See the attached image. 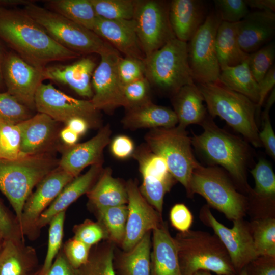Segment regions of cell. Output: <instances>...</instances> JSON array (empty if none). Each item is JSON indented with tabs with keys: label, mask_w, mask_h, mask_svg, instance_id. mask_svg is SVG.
<instances>
[{
	"label": "cell",
	"mask_w": 275,
	"mask_h": 275,
	"mask_svg": "<svg viewBox=\"0 0 275 275\" xmlns=\"http://www.w3.org/2000/svg\"><path fill=\"white\" fill-rule=\"evenodd\" d=\"M255 180V187L250 195L263 200L274 201L275 174L271 164L260 158L250 171Z\"/></svg>",
	"instance_id": "38"
},
{
	"label": "cell",
	"mask_w": 275,
	"mask_h": 275,
	"mask_svg": "<svg viewBox=\"0 0 275 275\" xmlns=\"http://www.w3.org/2000/svg\"><path fill=\"white\" fill-rule=\"evenodd\" d=\"M23 9L58 43L80 55L97 53L100 56L116 50L93 31L34 2L24 6Z\"/></svg>",
	"instance_id": "8"
},
{
	"label": "cell",
	"mask_w": 275,
	"mask_h": 275,
	"mask_svg": "<svg viewBox=\"0 0 275 275\" xmlns=\"http://www.w3.org/2000/svg\"><path fill=\"white\" fill-rule=\"evenodd\" d=\"M100 56L92 77L93 95L90 101L97 110L111 114L119 107H125L124 85L117 70L120 56L115 50Z\"/></svg>",
	"instance_id": "15"
},
{
	"label": "cell",
	"mask_w": 275,
	"mask_h": 275,
	"mask_svg": "<svg viewBox=\"0 0 275 275\" xmlns=\"http://www.w3.org/2000/svg\"><path fill=\"white\" fill-rule=\"evenodd\" d=\"M57 164L56 159L42 153L14 160L0 159V191L15 211L19 228L24 205L34 187Z\"/></svg>",
	"instance_id": "4"
},
{
	"label": "cell",
	"mask_w": 275,
	"mask_h": 275,
	"mask_svg": "<svg viewBox=\"0 0 275 275\" xmlns=\"http://www.w3.org/2000/svg\"><path fill=\"white\" fill-rule=\"evenodd\" d=\"M111 133L108 124L101 127L89 140L69 146L63 154L58 166L74 178L86 167L102 164L103 150L110 142Z\"/></svg>",
	"instance_id": "19"
},
{
	"label": "cell",
	"mask_w": 275,
	"mask_h": 275,
	"mask_svg": "<svg viewBox=\"0 0 275 275\" xmlns=\"http://www.w3.org/2000/svg\"><path fill=\"white\" fill-rule=\"evenodd\" d=\"M102 164L92 165L84 174L74 178L61 190L56 198L38 218L36 228L38 234L41 228L66 209L80 196L87 194L97 180L102 171Z\"/></svg>",
	"instance_id": "24"
},
{
	"label": "cell",
	"mask_w": 275,
	"mask_h": 275,
	"mask_svg": "<svg viewBox=\"0 0 275 275\" xmlns=\"http://www.w3.org/2000/svg\"><path fill=\"white\" fill-rule=\"evenodd\" d=\"M169 2L136 1L133 20L145 58L175 38L169 20Z\"/></svg>",
	"instance_id": "12"
},
{
	"label": "cell",
	"mask_w": 275,
	"mask_h": 275,
	"mask_svg": "<svg viewBox=\"0 0 275 275\" xmlns=\"http://www.w3.org/2000/svg\"><path fill=\"white\" fill-rule=\"evenodd\" d=\"M199 217L204 224L213 229L221 241L237 274L258 257L249 223L243 218L233 221V227L229 228L214 217L208 205L201 208Z\"/></svg>",
	"instance_id": "13"
},
{
	"label": "cell",
	"mask_w": 275,
	"mask_h": 275,
	"mask_svg": "<svg viewBox=\"0 0 275 275\" xmlns=\"http://www.w3.org/2000/svg\"><path fill=\"white\" fill-rule=\"evenodd\" d=\"M73 238L92 248L102 240H108L106 231L98 222L86 219L73 227Z\"/></svg>",
	"instance_id": "45"
},
{
	"label": "cell",
	"mask_w": 275,
	"mask_h": 275,
	"mask_svg": "<svg viewBox=\"0 0 275 275\" xmlns=\"http://www.w3.org/2000/svg\"><path fill=\"white\" fill-rule=\"evenodd\" d=\"M35 109L45 114L56 122L65 124L73 118L85 120L90 127H102L100 111L89 100L69 96L55 88L51 84L42 83L35 97Z\"/></svg>",
	"instance_id": "11"
},
{
	"label": "cell",
	"mask_w": 275,
	"mask_h": 275,
	"mask_svg": "<svg viewBox=\"0 0 275 275\" xmlns=\"http://www.w3.org/2000/svg\"><path fill=\"white\" fill-rule=\"evenodd\" d=\"M3 76L7 92L29 109H35V95L45 80L43 70L34 67L16 53L11 52L4 56Z\"/></svg>",
	"instance_id": "16"
},
{
	"label": "cell",
	"mask_w": 275,
	"mask_h": 275,
	"mask_svg": "<svg viewBox=\"0 0 275 275\" xmlns=\"http://www.w3.org/2000/svg\"><path fill=\"white\" fill-rule=\"evenodd\" d=\"M275 35L274 12L256 10L237 22V39L241 49L251 53L272 41Z\"/></svg>",
	"instance_id": "21"
},
{
	"label": "cell",
	"mask_w": 275,
	"mask_h": 275,
	"mask_svg": "<svg viewBox=\"0 0 275 275\" xmlns=\"http://www.w3.org/2000/svg\"><path fill=\"white\" fill-rule=\"evenodd\" d=\"M66 124L67 127L79 136L84 134L88 129L90 128L89 123L85 120L80 118H72Z\"/></svg>",
	"instance_id": "56"
},
{
	"label": "cell",
	"mask_w": 275,
	"mask_h": 275,
	"mask_svg": "<svg viewBox=\"0 0 275 275\" xmlns=\"http://www.w3.org/2000/svg\"><path fill=\"white\" fill-rule=\"evenodd\" d=\"M113 155L119 159H125L132 156L135 149L132 140L127 136L121 135L116 136L111 143Z\"/></svg>",
	"instance_id": "53"
},
{
	"label": "cell",
	"mask_w": 275,
	"mask_h": 275,
	"mask_svg": "<svg viewBox=\"0 0 275 275\" xmlns=\"http://www.w3.org/2000/svg\"><path fill=\"white\" fill-rule=\"evenodd\" d=\"M245 268L247 275H275V257L259 256Z\"/></svg>",
	"instance_id": "52"
},
{
	"label": "cell",
	"mask_w": 275,
	"mask_h": 275,
	"mask_svg": "<svg viewBox=\"0 0 275 275\" xmlns=\"http://www.w3.org/2000/svg\"><path fill=\"white\" fill-rule=\"evenodd\" d=\"M178 125L185 128L191 124L201 125L208 115L204 98L196 84L181 88L171 97Z\"/></svg>",
	"instance_id": "29"
},
{
	"label": "cell",
	"mask_w": 275,
	"mask_h": 275,
	"mask_svg": "<svg viewBox=\"0 0 275 275\" xmlns=\"http://www.w3.org/2000/svg\"><path fill=\"white\" fill-rule=\"evenodd\" d=\"M150 90L151 85L146 77L124 85L125 109L152 101Z\"/></svg>",
	"instance_id": "44"
},
{
	"label": "cell",
	"mask_w": 275,
	"mask_h": 275,
	"mask_svg": "<svg viewBox=\"0 0 275 275\" xmlns=\"http://www.w3.org/2000/svg\"><path fill=\"white\" fill-rule=\"evenodd\" d=\"M193 275H213V274H212L211 273V272L208 271L200 270V271H198L195 272Z\"/></svg>",
	"instance_id": "61"
},
{
	"label": "cell",
	"mask_w": 275,
	"mask_h": 275,
	"mask_svg": "<svg viewBox=\"0 0 275 275\" xmlns=\"http://www.w3.org/2000/svg\"><path fill=\"white\" fill-rule=\"evenodd\" d=\"M151 248V232H149L131 249L114 257L117 275H150Z\"/></svg>",
	"instance_id": "31"
},
{
	"label": "cell",
	"mask_w": 275,
	"mask_h": 275,
	"mask_svg": "<svg viewBox=\"0 0 275 275\" xmlns=\"http://www.w3.org/2000/svg\"><path fill=\"white\" fill-rule=\"evenodd\" d=\"M174 238L182 275L205 270L216 275H237L229 256L215 235L189 230Z\"/></svg>",
	"instance_id": "5"
},
{
	"label": "cell",
	"mask_w": 275,
	"mask_h": 275,
	"mask_svg": "<svg viewBox=\"0 0 275 275\" xmlns=\"http://www.w3.org/2000/svg\"><path fill=\"white\" fill-rule=\"evenodd\" d=\"M93 31L125 57L145 60L133 19L108 20L97 17Z\"/></svg>",
	"instance_id": "20"
},
{
	"label": "cell",
	"mask_w": 275,
	"mask_h": 275,
	"mask_svg": "<svg viewBox=\"0 0 275 275\" xmlns=\"http://www.w3.org/2000/svg\"><path fill=\"white\" fill-rule=\"evenodd\" d=\"M132 157L137 161L142 177L140 192L162 214L164 195L176 180L170 173L164 159L153 153L145 144L135 149Z\"/></svg>",
	"instance_id": "14"
},
{
	"label": "cell",
	"mask_w": 275,
	"mask_h": 275,
	"mask_svg": "<svg viewBox=\"0 0 275 275\" xmlns=\"http://www.w3.org/2000/svg\"><path fill=\"white\" fill-rule=\"evenodd\" d=\"M126 111L121 123L127 129L169 128L178 124L173 109L156 105L152 101Z\"/></svg>",
	"instance_id": "28"
},
{
	"label": "cell",
	"mask_w": 275,
	"mask_h": 275,
	"mask_svg": "<svg viewBox=\"0 0 275 275\" xmlns=\"http://www.w3.org/2000/svg\"><path fill=\"white\" fill-rule=\"evenodd\" d=\"M4 56L2 55L0 51V88L4 85L3 76V62Z\"/></svg>",
	"instance_id": "60"
},
{
	"label": "cell",
	"mask_w": 275,
	"mask_h": 275,
	"mask_svg": "<svg viewBox=\"0 0 275 275\" xmlns=\"http://www.w3.org/2000/svg\"><path fill=\"white\" fill-rule=\"evenodd\" d=\"M271 106L266 104L262 114V129L259 132V138L267 154L273 159L275 158V134L269 118Z\"/></svg>",
	"instance_id": "49"
},
{
	"label": "cell",
	"mask_w": 275,
	"mask_h": 275,
	"mask_svg": "<svg viewBox=\"0 0 275 275\" xmlns=\"http://www.w3.org/2000/svg\"><path fill=\"white\" fill-rule=\"evenodd\" d=\"M274 59L275 44L273 41L249 54L248 65L258 83L274 65Z\"/></svg>",
	"instance_id": "43"
},
{
	"label": "cell",
	"mask_w": 275,
	"mask_h": 275,
	"mask_svg": "<svg viewBox=\"0 0 275 275\" xmlns=\"http://www.w3.org/2000/svg\"><path fill=\"white\" fill-rule=\"evenodd\" d=\"M21 139L18 124H0V159L14 160L23 156L20 152Z\"/></svg>",
	"instance_id": "42"
},
{
	"label": "cell",
	"mask_w": 275,
	"mask_h": 275,
	"mask_svg": "<svg viewBox=\"0 0 275 275\" xmlns=\"http://www.w3.org/2000/svg\"><path fill=\"white\" fill-rule=\"evenodd\" d=\"M201 125L203 131L191 138L192 145L211 164L221 166L240 188L249 193L248 142L219 127L209 114Z\"/></svg>",
	"instance_id": "2"
},
{
	"label": "cell",
	"mask_w": 275,
	"mask_h": 275,
	"mask_svg": "<svg viewBox=\"0 0 275 275\" xmlns=\"http://www.w3.org/2000/svg\"><path fill=\"white\" fill-rule=\"evenodd\" d=\"M74 178L59 166L44 177L32 193L23 207L20 229L22 236L30 239L38 236L36 225L41 214L63 188Z\"/></svg>",
	"instance_id": "17"
},
{
	"label": "cell",
	"mask_w": 275,
	"mask_h": 275,
	"mask_svg": "<svg viewBox=\"0 0 275 275\" xmlns=\"http://www.w3.org/2000/svg\"><path fill=\"white\" fill-rule=\"evenodd\" d=\"M65 213L66 211H64L57 214L49 223L47 250L43 266L38 271L39 274H44L50 268L62 248Z\"/></svg>",
	"instance_id": "40"
},
{
	"label": "cell",
	"mask_w": 275,
	"mask_h": 275,
	"mask_svg": "<svg viewBox=\"0 0 275 275\" xmlns=\"http://www.w3.org/2000/svg\"><path fill=\"white\" fill-rule=\"evenodd\" d=\"M259 87V100L257 104V111L263 105L265 98L275 85L274 65L269 69L263 79L258 83Z\"/></svg>",
	"instance_id": "55"
},
{
	"label": "cell",
	"mask_w": 275,
	"mask_h": 275,
	"mask_svg": "<svg viewBox=\"0 0 275 275\" xmlns=\"http://www.w3.org/2000/svg\"><path fill=\"white\" fill-rule=\"evenodd\" d=\"M18 124L22 156L40 154L55 134L56 121L43 113H39Z\"/></svg>",
	"instance_id": "27"
},
{
	"label": "cell",
	"mask_w": 275,
	"mask_h": 275,
	"mask_svg": "<svg viewBox=\"0 0 275 275\" xmlns=\"http://www.w3.org/2000/svg\"><path fill=\"white\" fill-rule=\"evenodd\" d=\"M248 7L256 10L275 11L274 0H245Z\"/></svg>",
	"instance_id": "57"
},
{
	"label": "cell",
	"mask_w": 275,
	"mask_h": 275,
	"mask_svg": "<svg viewBox=\"0 0 275 275\" xmlns=\"http://www.w3.org/2000/svg\"><path fill=\"white\" fill-rule=\"evenodd\" d=\"M98 221L103 226L108 240L122 245L125 235L128 208L126 205H119L95 211Z\"/></svg>",
	"instance_id": "35"
},
{
	"label": "cell",
	"mask_w": 275,
	"mask_h": 275,
	"mask_svg": "<svg viewBox=\"0 0 275 275\" xmlns=\"http://www.w3.org/2000/svg\"><path fill=\"white\" fill-rule=\"evenodd\" d=\"M114 244L109 241L90 252L87 263L76 269L77 275H117L114 267Z\"/></svg>",
	"instance_id": "36"
},
{
	"label": "cell",
	"mask_w": 275,
	"mask_h": 275,
	"mask_svg": "<svg viewBox=\"0 0 275 275\" xmlns=\"http://www.w3.org/2000/svg\"><path fill=\"white\" fill-rule=\"evenodd\" d=\"M152 231L150 275H182L176 243L167 224Z\"/></svg>",
	"instance_id": "25"
},
{
	"label": "cell",
	"mask_w": 275,
	"mask_h": 275,
	"mask_svg": "<svg viewBox=\"0 0 275 275\" xmlns=\"http://www.w3.org/2000/svg\"><path fill=\"white\" fill-rule=\"evenodd\" d=\"M249 225L258 256L275 257L274 218L258 217Z\"/></svg>",
	"instance_id": "37"
},
{
	"label": "cell",
	"mask_w": 275,
	"mask_h": 275,
	"mask_svg": "<svg viewBox=\"0 0 275 275\" xmlns=\"http://www.w3.org/2000/svg\"><path fill=\"white\" fill-rule=\"evenodd\" d=\"M218 81L228 89L244 95L256 104L258 103L259 84L250 71L247 60L236 66L222 68Z\"/></svg>",
	"instance_id": "33"
},
{
	"label": "cell",
	"mask_w": 275,
	"mask_h": 275,
	"mask_svg": "<svg viewBox=\"0 0 275 275\" xmlns=\"http://www.w3.org/2000/svg\"><path fill=\"white\" fill-rule=\"evenodd\" d=\"M117 70L123 85L145 77L144 61L135 58L120 56L118 62Z\"/></svg>",
	"instance_id": "47"
},
{
	"label": "cell",
	"mask_w": 275,
	"mask_h": 275,
	"mask_svg": "<svg viewBox=\"0 0 275 275\" xmlns=\"http://www.w3.org/2000/svg\"><path fill=\"white\" fill-rule=\"evenodd\" d=\"M145 77L161 94L171 97L195 84L188 61L187 42L174 38L144 60Z\"/></svg>",
	"instance_id": "7"
},
{
	"label": "cell",
	"mask_w": 275,
	"mask_h": 275,
	"mask_svg": "<svg viewBox=\"0 0 275 275\" xmlns=\"http://www.w3.org/2000/svg\"><path fill=\"white\" fill-rule=\"evenodd\" d=\"M86 194L94 211L126 205L128 203L126 184L112 176V170L109 167L102 170L95 183Z\"/></svg>",
	"instance_id": "30"
},
{
	"label": "cell",
	"mask_w": 275,
	"mask_h": 275,
	"mask_svg": "<svg viewBox=\"0 0 275 275\" xmlns=\"http://www.w3.org/2000/svg\"><path fill=\"white\" fill-rule=\"evenodd\" d=\"M60 136L62 140L69 146L76 144L79 138V135L67 126L61 130Z\"/></svg>",
	"instance_id": "58"
},
{
	"label": "cell",
	"mask_w": 275,
	"mask_h": 275,
	"mask_svg": "<svg viewBox=\"0 0 275 275\" xmlns=\"http://www.w3.org/2000/svg\"><path fill=\"white\" fill-rule=\"evenodd\" d=\"M237 275H247L245 268L244 267L243 269H242L238 274Z\"/></svg>",
	"instance_id": "63"
},
{
	"label": "cell",
	"mask_w": 275,
	"mask_h": 275,
	"mask_svg": "<svg viewBox=\"0 0 275 275\" xmlns=\"http://www.w3.org/2000/svg\"><path fill=\"white\" fill-rule=\"evenodd\" d=\"M4 240L5 239H4L3 237L0 234V251H1V249H2V246H3Z\"/></svg>",
	"instance_id": "62"
},
{
	"label": "cell",
	"mask_w": 275,
	"mask_h": 275,
	"mask_svg": "<svg viewBox=\"0 0 275 275\" xmlns=\"http://www.w3.org/2000/svg\"><path fill=\"white\" fill-rule=\"evenodd\" d=\"M215 46L221 69L246 61L249 54L240 48L237 39V23L222 21L216 32Z\"/></svg>",
	"instance_id": "32"
},
{
	"label": "cell",
	"mask_w": 275,
	"mask_h": 275,
	"mask_svg": "<svg viewBox=\"0 0 275 275\" xmlns=\"http://www.w3.org/2000/svg\"><path fill=\"white\" fill-rule=\"evenodd\" d=\"M31 0H0V7L6 8V7L15 6L18 5H25L34 2Z\"/></svg>",
	"instance_id": "59"
},
{
	"label": "cell",
	"mask_w": 275,
	"mask_h": 275,
	"mask_svg": "<svg viewBox=\"0 0 275 275\" xmlns=\"http://www.w3.org/2000/svg\"><path fill=\"white\" fill-rule=\"evenodd\" d=\"M196 84L210 117H219L241 134L248 143L256 148L262 147L256 120V103L219 81Z\"/></svg>",
	"instance_id": "3"
},
{
	"label": "cell",
	"mask_w": 275,
	"mask_h": 275,
	"mask_svg": "<svg viewBox=\"0 0 275 275\" xmlns=\"http://www.w3.org/2000/svg\"><path fill=\"white\" fill-rule=\"evenodd\" d=\"M0 38L24 60L42 70L50 62L80 56L58 43L23 9L0 7Z\"/></svg>",
	"instance_id": "1"
},
{
	"label": "cell",
	"mask_w": 275,
	"mask_h": 275,
	"mask_svg": "<svg viewBox=\"0 0 275 275\" xmlns=\"http://www.w3.org/2000/svg\"><path fill=\"white\" fill-rule=\"evenodd\" d=\"M36 275L40 274L38 272ZM42 275H77V273L76 269L70 264L61 249L50 268Z\"/></svg>",
	"instance_id": "54"
},
{
	"label": "cell",
	"mask_w": 275,
	"mask_h": 275,
	"mask_svg": "<svg viewBox=\"0 0 275 275\" xmlns=\"http://www.w3.org/2000/svg\"><path fill=\"white\" fill-rule=\"evenodd\" d=\"M214 3L222 21L237 23L250 12L245 0H215Z\"/></svg>",
	"instance_id": "46"
},
{
	"label": "cell",
	"mask_w": 275,
	"mask_h": 275,
	"mask_svg": "<svg viewBox=\"0 0 275 275\" xmlns=\"http://www.w3.org/2000/svg\"><path fill=\"white\" fill-rule=\"evenodd\" d=\"M91 249V248L73 237L66 241L62 249L67 261L75 269L87 263Z\"/></svg>",
	"instance_id": "48"
},
{
	"label": "cell",
	"mask_w": 275,
	"mask_h": 275,
	"mask_svg": "<svg viewBox=\"0 0 275 275\" xmlns=\"http://www.w3.org/2000/svg\"><path fill=\"white\" fill-rule=\"evenodd\" d=\"M186 192L190 197L195 194L202 196L209 206L232 221L243 218L249 206L247 198L237 191L226 171L215 166L199 162Z\"/></svg>",
	"instance_id": "6"
},
{
	"label": "cell",
	"mask_w": 275,
	"mask_h": 275,
	"mask_svg": "<svg viewBox=\"0 0 275 275\" xmlns=\"http://www.w3.org/2000/svg\"><path fill=\"white\" fill-rule=\"evenodd\" d=\"M46 8L93 31L97 16L90 0H50Z\"/></svg>",
	"instance_id": "34"
},
{
	"label": "cell",
	"mask_w": 275,
	"mask_h": 275,
	"mask_svg": "<svg viewBox=\"0 0 275 275\" xmlns=\"http://www.w3.org/2000/svg\"><path fill=\"white\" fill-rule=\"evenodd\" d=\"M128 196V215L126 232L121 245L124 251L131 249L148 232L163 222L162 214L151 205L133 180L125 183Z\"/></svg>",
	"instance_id": "18"
},
{
	"label": "cell",
	"mask_w": 275,
	"mask_h": 275,
	"mask_svg": "<svg viewBox=\"0 0 275 275\" xmlns=\"http://www.w3.org/2000/svg\"><path fill=\"white\" fill-rule=\"evenodd\" d=\"M32 117L30 109L8 92L0 93V124H17Z\"/></svg>",
	"instance_id": "41"
},
{
	"label": "cell",
	"mask_w": 275,
	"mask_h": 275,
	"mask_svg": "<svg viewBox=\"0 0 275 275\" xmlns=\"http://www.w3.org/2000/svg\"><path fill=\"white\" fill-rule=\"evenodd\" d=\"M0 234L4 239L22 240V236L16 219L0 203Z\"/></svg>",
	"instance_id": "50"
},
{
	"label": "cell",
	"mask_w": 275,
	"mask_h": 275,
	"mask_svg": "<svg viewBox=\"0 0 275 275\" xmlns=\"http://www.w3.org/2000/svg\"><path fill=\"white\" fill-rule=\"evenodd\" d=\"M169 217L171 225L179 232L189 230L193 224L191 212L184 204L174 205L171 209Z\"/></svg>",
	"instance_id": "51"
},
{
	"label": "cell",
	"mask_w": 275,
	"mask_h": 275,
	"mask_svg": "<svg viewBox=\"0 0 275 275\" xmlns=\"http://www.w3.org/2000/svg\"><path fill=\"white\" fill-rule=\"evenodd\" d=\"M145 144L166 161L170 173L188 190L190 179L199 162L192 150L186 129L179 125L150 129L145 135Z\"/></svg>",
	"instance_id": "9"
},
{
	"label": "cell",
	"mask_w": 275,
	"mask_h": 275,
	"mask_svg": "<svg viewBox=\"0 0 275 275\" xmlns=\"http://www.w3.org/2000/svg\"><path fill=\"white\" fill-rule=\"evenodd\" d=\"M221 22L215 10L210 12L203 24L187 42L188 61L195 84L218 81L221 67L215 40Z\"/></svg>",
	"instance_id": "10"
},
{
	"label": "cell",
	"mask_w": 275,
	"mask_h": 275,
	"mask_svg": "<svg viewBox=\"0 0 275 275\" xmlns=\"http://www.w3.org/2000/svg\"><path fill=\"white\" fill-rule=\"evenodd\" d=\"M208 15L201 0H173L169 2V20L176 38L188 42Z\"/></svg>",
	"instance_id": "23"
},
{
	"label": "cell",
	"mask_w": 275,
	"mask_h": 275,
	"mask_svg": "<svg viewBox=\"0 0 275 275\" xmlns=\"http://www.w3.org/2000/svg\"><path fill=\"white\" fill-rule=\"evenodd\" d=\"M40 269L34 249L22 240H4L0 251V275H36Z\"/></svg>",
	"instance_id": "26"
},
{
	"label": "cell",
	"mask_w": 275,
	"mask_h": 275,
	"mask_svg": "<svg viewBox=\"0 0 275 275\" xmlns=\"http://www.w3.org/2000/svg\"><path fill=\"white\" fill-rule=\"evenodd\" d=\"M95 62L85 57L71 64L46 66L43 70L44 79L64 84L77 94L91 100L93 95L92 77Z\"/></svg>",
	"instance_id": "22"
},
{
	"label": "cell",
	"mask_w": 275,
	"mask_h": 275,
	"mask_svg": "<svg viewBox=\"0 0 275 275\" xmlns=\"http://www.w3.org/2000/svg\"><path fill=\"white\" fill-rule=\"evenodd\" d=\"M97 17L108 20H131L134 0H90Z\"/></svg>",
	"instance_id": "39"
}]
</instances>
